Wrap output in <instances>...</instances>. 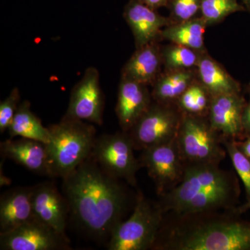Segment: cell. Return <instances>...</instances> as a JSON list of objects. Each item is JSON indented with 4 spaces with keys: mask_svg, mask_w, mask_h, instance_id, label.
<instances>
[{
    "mask_svg": "<svg viewBox=\"0 0 250 250\" xmlns=\"http://www.w3.org/2000/svg\"><path fill=\"white\" fill-rule=\"evenodd\" d=\"M62 180L70 216L85 234L98 241L107 243L137 202L139 192L134 198L124 181L104 172L90 156Z\"/></svg>",
    "mask_w": 250,
    "mask_h": 250,
    "instance_id": "obj_1",
    "label": "cell"
},
{
    "mask_svg": "<svg viewBox=\"0 0 250 250\" xmlns=\"http://www.w3.org/2000/svg\"><path fill=\"white\" fill-rule=\"evenodd\" d=\"M232 209L164 215L152 250H250V220Z\"/></svg>",
    "mask_w": 250,
    "mask_h": 250,
    "instance_id": "obj_2",
    "label": "cell"
},
{
    "mask_svg": "<svg viewBox=\"0 0 250 250\" xmlns=\"http://www.w3.org/2000/svg\"><path fill=\"white\" fill-rule=\"evenodd\" d=\"M239 179L220 165H186L183 179L156 203L164 214L232 209L239 204Z\"/></svg>",
    "mask_w": 250,
    "mask_h": 250,
    "instance_id": "obj_3",
    "label": "cell"
},
{
    "mask_svg": "<svg viewBox=\"0 0 250 250\" xmlns=\"http://www.w3.org/2000/svg\"><path fill=\"white\" fill-rule=\"evenodd\" d=\"M48 129L49 141L46 146L50 178L62 179L89 157L96 129L91 123L65 116Z\"/></svg>",
    "mask_w": 250,
    "mask_h": 250,
    "instance_id": "obj_4",
    "label": "cell"
},
{
    "mask_svg": "<svg viewBox=\"0 0 250 250\" xmlns=\"http://www.w3.org/2000/svg\"><path fill=\"white\" fill-rule=\"evenodd\" d=\"M223 140L207 116L184 115L177 143L186 165H220L228 154Z\"/></svg>",
    "mask_w": 250,
    "mask_h": 250,
    "instance_id": "obj_5",
    "label": "cell"
},
{
    "mask_svg": "<svg viewBox=\"0 0 250 250\" xmlns=\"http://www.w3.org/2000/svg\"><path fill=\"white\" fill-rule=\"evenodd\" d=\"M164 215L156 201L146 198L139 192L131 216L122 222L112 233L107 249L151 250Z\"/></svg>",
    "mask_w": 250,
    "mask_h": 250,
    "instance_id": "obj_6",
    "label": "cell"
},
{
    "mask_svg": "<svg viewBox=\"0 0 250 250\" xmlns=\"http://www.w3.org/2000/svg\"><path fill=\"white\" fill-rule=\"evenodd\" d=\"M134 150L129 134L121 130L97 137L90 156L108 175L136 188V174L142 167Z\"/></svg>",
    "mask_w": 250,
    "mask_h": 250,
    "instance_id": "obj_7",
    "label": "cell"
},
{
    "mask_svg": "<svg viewBox=\"0 0 250 250\" xmlns=\"http://www.w3.org/2000/svg\"><path fill=\"white\" fill-rule=\"evenodd\" d=\"M176 103L153 100L129 134L136 150H144L172 141L178 135L184 117Z\"/></svg>",
    "mask_w": 250,
    "mask_h": 250,
    "instance_id": "obj_8",
    "label": "cell"
},
{
    "mask_svg": "<svg viewBox=\"0 0 250 250\" xmlns=\"http://www.w3.org/2000/svg\"><path fill=\"white\" fill-rule=\"evenodd\" d=\"M141 152L139 158L141 167L152 179L158 196L170 191L182 182L186 164L179 152L177 136L170 142Z\"/></svg>",
    "mask_w": 250,
    "mask_h": 250,
    "instance_id": "obj_9",
    "label": "cell"
},
{
    "mask_svg": "<svg viewBox=\"0 0 250 250\" xmlns=\"http://www.w3.org/2000/svg\"><path fill=\"white\" fill-rule=\"evenodd\" d=\"M70 249L66 233L56 231L34 217L11 231L0 233L1 250Z\"/></svg>",
    "mask_w": 250,
    "mask_h": 250,
    "instance_id": "obj_10",
    "label": "cell"
},
{
    "mask_svg": "<svg viewBox=\"0 0 250 250\" xmlns=\"http://www.w3.org/2000/svg\"><path fill=\"white\" fill-rule=\"evenodd\" d=\"M100 72L95 67L85 70L83 77L74 85L64 116L102 125L104 110V95L100 85Z\"/></svg>",
    "mask_w": 250,
    "mask_h": 250,
    "instance_id": "obj_11",
    "label": "cell"
},
{
    "mask_svg": "<svg viewBox=\"0 0 250 250\" xmlns=\"http://www.w3.org/2000/svg\"><path fill=\"white\" fill-rule=\"evenodd\" d=\"M34 217L59 232L65 233L70 217L68 203L53 182L33 187Z\"/></svg>",
    "mask_w": 250,
    "mask_h": 250,
    "instance_id": "obj_12",
    "label": "cell"
},
{
    "mask_svg": "<svg viewBox=\"0 0 250 250\" xmlns=\"http://www.w3.org/2000/svg\"><path fill=\"white\" fill-rule=\"evenodd\" d=\"M246 105V100L240 93L212 98L207 118L224 139H245L242 116Z\"/></svg>",
    "mask_w": 250,
    "mask_h": 250,
    "instance_id": "obj_13",
    "label": "cell"
},
{
    "mask_svg": "<svg viewBox=\"0 0 250 250\" xmlns=\"http://www.w3.org/2000/svg\"><path fill=\"white\" fill-rule=\"evenodd\" d=\"M152 102L148 85L121 77L116 113L122 131L129 132Z\"/></svg>",
    "mask_w": 250,
    "mask_h": 250,
    "instance_id": "obj_14",
    "label": "cell"
},
{
    "mask_svg": "<svg viewBox=\"0 0 250 250\" xmlns=\"http://www.w3.org/2000/svg\"><path fill=\"white\" fill-rule=\"evenodd\" d=\"M123 16L134 35L136 48L157 41L161 31L172 24L165 18L139 0H130L125 6Z\"/></svg>",
    "mask_w": 250,
    "mask_h": 250,
    "instance_id": "obj_15",
    "label": "cell"
},
{
    "mask_svg": "<svg viewBox=\"0 0 250 250\" xmlns=\"http://www.w3.org/2000/svg\"><path fill=\"white\" fill-rule=\"evenodd\" d=\"M0 153L4 159L12 160L34 174L50 177L45 143L25 138L10 139L0 143Z\"/></svg>",
    "mask_w": 250,
    "mask_h": 250,
    "instance_id": "obj_16",
    "label": "cell"
},
{
    "mask_svg": "<svg viewBox=\"0 0 250 250\" xmlns=\"http://www.w3.org/2000/svg\"><path fill=\"white\" fill-rule=\"evenodd\" d=\"M33 187L10 189L0 198V233L8 232L34 218Z\"/></svg>",
    "mask_w": 250,
    "mask_h": 250,
    "instance_id": "obj_17",
    "label": "cell"
},
{
    "mask_svg": "<svg viewBox=\"0 0 250 250\" xmlns=\"http://www.w3.org/2000/svg\"><path fill=\"white\" fill-rule=\"evenodd\" d=\"M162 47L157 41L136 48L121 72V77L145 85H153L161 75Z\"/></svg>",
    "mask_w": 250,
    "mask_h": 250,
    "instance_id": "obj_18",
    "label": "cell"
},
{
    "mask_svg": "<svg viewBox=\"0 0 250 250\" xmlns=\"http://www.w3.org/2000/svg\"><path fill=\"white\" fill-rule=\"evenodd\" d=\"M196 67L199 82L212 97L241 93L238 82L205 52L202 54Z\"/></svg>",
    "mask_w": 250,
    "mask_h": 250,
    "instance_id": "obj_19",
    "label": "cell"
},
{
    "mask_svg": "<svg viewBox=\"0 0 250 250\" xmlns=\"http://www.w3.org/2000/svg\"><path fill=\"white\" fill-rule=\"evenodd\" d=\"M195 82V73L192 69L166 70L153 83L151 92L153 100L158 103H176Z\"/></svg>",
    "mask_w": 250,
    "mask_h": 250,
    "instance_id": "obj_20",
    "label": "cell"
},
{
    "mask_svg": "<svg viewBox=\"0 0 250 250\" xmlns=\"http://www.w3.org/2000/svg\"><path fill=\"white\" fill-rule=\"evenodd\" d=\"M207 22L201 17L186 22L171 24L161 31V38L172 43L203 52Z\"/></svg>",
    "mask_w": 250,
    "mask_h": 250,
    "instance_id": "obj_21",
    "label": "cell"
},
{
    "mask_svg": "<svg viewBox=\"0 0 250 250\" xmlns=\"http://www.w3.org/2000/svg\"><path fill=\"white\" fill-rule=\"evenodd\" d=\"M7 131L11 139L20 136L41 141L45 144L49 141L48 127L44 126L41 120L33 113L31 104L27 100L20 104Z\"/></svg>",
    "mask_w": 250,
    "mask_h": 250,
    "instance_id": "obj_22",
    "label": "cell"
},
{
    "mask_svg": "<svg viewBox=\"0 0 250 250\" xmlns=\"http://www.w3.org/2000/svg\"><path fill=\"white\" fill-rule=\"evenodd\" d=\"M204 52L172 43L162 47L163 62L166 70L192 69L197 67Z\"/></svg>",
    "mask_w": 250,
    "mask_h": 250,
    "instance_id": "obj_23",
    "label": "cell"
},
{
    "mask_svg": "<svg viewBox=\"0 0 250 250\" xmlns=\"http://www.w3.org/2000/svg\"><path fill=\"white\" fill-rule=\"evenodd\" d=\"M246 10L238 0H202L200 14L207 25H211L222 22L233 13Z\"/></svg>",
    "mask_w": 250,
    "mask_h": 250,
    "instance_id": "obj_24",
    "label": "cell"
},
{
    "mask_svg": "<svg viewBox=\"0 0 250 250\" xmlns=\"http://www.w3.org/2000/svg\"><path fill=\"white\" fill-rule=\"evenodd\" d=\"M223 143L236 173L244 185L248 200L250 198V159L238 147L236 140L224 139Z\"/></svg>",
    "mask_w": 250,
    "mask_h": 250,
    "instance_id": "obj_25",
    "label": "cell"
},
{
    "mask_svg": "<svg viewBox=\"0 0 250 250\" xmlns=\"http://www.w3.org/2000/svg\"><path fill=\"white\" fill-rule=\"evenodd\" d=\"M202 0H170L168 7L172 24L186 22L197 17Z\"/></svg>",
    "mask_w": 250,
    "mask_h": 250,
    "instance_id": "obj_26",
    "label": "cell"
},
{
    "mask_svg": "<svg viewBox=\"0 0 250 250\" xmlns=\"http://www.w3.org/2000/svg\"><path fill=\"white\" fill-rule=\"evenodd\" d=\"M21 92L17 87L13 88L9 95L0 103V132L9 129L11 122L19 107Z\"/></svg>",
    "mask_w": 250,
    "mask_h": 250,
    "instance_id": "obj_27",
    "label": "cell"
},
{
    "mask_svg": "<svg viewBox=\"0 0 250 250\" xmlns=\"http://www.w3.org/2000/svg\"><path fill=\"white\" fill-rule=\"evenodd\" d=\"M242 126H243V135L245 139L250 136V101L246 103L243 116H242Z\"/></svg>",
    "mask_w": 250,
    "mask_h": 250,
    "instance_id": "obj_28",
    "label": "cell"
},
{
    "mask_svg": "<svg viewBox=\"0 0 250 250\" xmlns=\"http://www.w3.org/2000/svg\"><path fill=\"white\" fill-rule=\"evenodd\" d=\"M140 1L152 9L157 10L159 8L167 7L170 0H139Z\"/></svg>",
    "mask_w": 250,
    "mask_h": 250,
    "instance_id": "obj_29",
    "label": "cell"
},
{
    "mask_svg": "<svg viewBox=\"0 0 250 250\" xmlns=\"http://www.w3.org/2000/svg\"><path fill=\"white\" fill-rule=\"evenodd\" d=\"M237 144H238V147L241 149L242 152L244 153L250 159V136H248L242 142L237 141Z\"/></svg>",
    "mask_w": 250,
    "mask_h": 250,
    "instance_id": "obj_30",
    "label": "cell"
},
{
    "mask_svg": "<svg viewBox=\"0 0 250 250\" xmlns=\"http://www.w3.org/2000/svg\"><path fill=\"white\" fill-rule=\"evenodd\" d=\"M250 209V198L248 199L247 200V202L246 203L243 204V205L237 206L236 208H234V210H236L237 213H239V214H243V213H246V212L248 211Z\"/></svg>",
    "mask_w": 250,
    "mask_h": 250,
    "instance_id": "obj_31",
    "label": "cell"
},
{
    "mask_svg": "<svg viewBox=\"0 0 250 250\" xmlns=\"http://www.w3.org/2000/svg\"><path fill=\"white\" fill-rule=\"evenodd\" d=\"M241 1L243 3V6H245L246 9L250 12V0H241Z\"/></svg>",
    "mask_w": 250,
    "mask_h": 250,
    "instance_id": "obj_32",
    "label": "cell"
}]
</instances>
